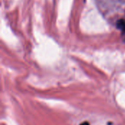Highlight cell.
I'll list each match as a JSON object with an SVG mask.
<instances>
[{
    "instance_id": "cell-1",
    "label": "cell",
    "mask_w": 125,
    "mask_h": 125,
    "mask_svg": "<svg viewBox=\"0 0 125 125\" xmlns=\"http://www.w3.org/2000/svg\"><path fill=\"white\" fill-rule=\"evenodd\" d=\"M116 26L119 29V30L122 31V34L124 37V40L125 42V20H124V19L119 20L117 21Z\"/></svg>"
},
{
    "instance_id": "cell-2",
    "label": "cell",
    "mask_w": 125,
    "mask_h": 125,
    "mask_svg": "<svg viewBox=\"0 0 125 125\" xmlns=\"http://www.w3.org/2000/svg\"><path fill=\"white\" fill-rule=\"evenodd\" d=\"M80 125H89V122H84L81 123Z\"/></svg>"
}]
</instances>
